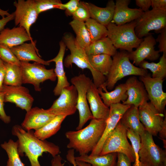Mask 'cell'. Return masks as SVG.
<instances>
[{
	"instance_id": "14",
	"label": "cell",
	"mask_w": 166,
	"mask_h": 166,
	"mask_svg": "<svg viewBox=\"0 0 166 166\" xmlns=\"http://www.w3.org/2000/svg\"><path fill=\"white\" fill-rule=\"evenodd\" d=\"M140 121L145 131L156 136L160 130L164 115L158 111L150 102H147L138 108Z\"/></svg>"
},
{
	"instance_id": "45",
	"label": "cell",
	"mask_w": 166,
	"mask_h": 166,
	"mask_svg": "<svg viewBox=\"0 0 166 166\" xmlns=\"http://www.w3.org/2000/svg\"><path fill=\"white\" fill-rule=\"evenodd\" d=\"M136 4L144 12L149 10L151 6V0H135Z\"/></svg>"
},
{
	"instance_id": "50",
	"label": "cell",
	"mask_w": 166,
	"mask_h": 166,
	"mask_svg": "<svg viewBox=\"0 0 166 166\" xmlns=\"http://www.w3.org/2000/svg\"><path fill=\"white\" fill-rule=\"evenodd\" d=\"M62 157L59 154L56 155L53 157L51 161V166H64L62 163Z\"/></svg>"
},
{
	"instance_id": "3",
	"label": "cell",
	"mask_w": 166,
	"mask_h": 166,
	"mask_svg": "<svg viewBox=\"0 0 166 166\" xmlns=\"http://www.w3.org/2000/svg\"><path fill=\"white\" fill-rule=\"evenodd\" d=\"M62 40L70 52V54L64 59L65 67L69 68L74 64L83 70L88 69L91 73L93 82L96 87L98 88L103 85L106 80V76L92 67L85 49L77 43L74 36L70 33H66L64 34Z\"/></svg>"
},
{
	"instance_id": "38",
	"label": "cell",
	"mask_w": 166,
	"mask_h": 166,
	"mask_svg": "<svg viewBox=\"0 0 166 166\" xmlns=\"http://www.w3.org/2000/svg\"><path fill=\"white\" fill-rule=\"evenodd\" d=\"M38 13H40L53 9L64 10L60 0H35Z\"/></svg>"
},
{
	"instance_id": "21",
	"label": "cell",
	"mask_w": 166,
	"mask_h": 166,
	"mask_svg": "<svg viewBox=\"0 0 166 166\" xmlns=\"http://www.w3.org/2000/svg\"><path fill=\"white\" fill-rule=\"evenodd\" d=\"M87 98L93 118L105 120L108 116L109 108L103 102L98 88L93 81L87 92Z\"/></svg>"
},
{
	"instance_id": "32",
	"label": "cell",
	"mask_w": 166,
	"mask_h": 166,
	"mask_svg": "<svg viewBox=\"0 0 166 166\" xmlns=\"http://www.w3.org/2000/svg\"><path fill=\"white\" fill-rule=\"evenodd\" d=\"M92 67L102 74L106 76L111 66L113 60L109 55L100 54L88 56Z\"/></svg>"
},
{
	"instance_id": "43",
	"label": "cell",
	"mask_w": 166,
	"mask_h": 166,
	"mask_svg": "<svg viewBox=\"0 0 166 166\" xmlns=\"http://www.w3.org/2000/svg\"><path fill=\"white\" fill-rule=\"evenodd\" d=\"M4 93L2 91L0 92V119L6 124L9 123L11 121V118L8 116L4 109Z\"/></svg>"
},
{
	"instance_id": "27",
	"label": "cell",
	"mask_w": 166,
	"mask_h": 166,
	"mask_svg": "<svg viewBox=\"0 0 166 166\" xmlns=\"http://www.w3.org/2000/svg\"><path fill=\"white\" fill-rule=\"evenodd\" d=\"M120 121L126 128L131 129L140 136L146 131L140 120L138 108L134 105H132L127 110Z\"/></svg>"
},
{
	"instance_id": "19",
	"label": "cell",
	"mask_w": 166,
	"mask_h": 166,
	"mask_svg": "<svg viewBox=\"0 0 166 166\" xmlns=\"http://www.w3.org/2000/svg\"><path fill=\"white\" fill-rule=\"evenodd\" d=\"M56 116L47 109L34 107L26 112L21 126L26 131H36L46 124Z\"/></svg>"
},
{
	"instance_id": "2",
	"label": "cell",
	"mask_w": 166,
	"mask_h": 166,
	"mask_svg": "<svg viewBox=\"0 0 166 166\" xmlns=\"http://www.w3.org/2000/svg\"><path fill=\"white\" fill-rule=\"evenodd\" d=\"M105 125V120L93 118L85 127L66 132L65 136L69 140L67 148L75 150L80 156L91 152L101 137Z\"/></svg>"
},
{
	"instance_id": "41",
	"label": "cell",
	"mask_w": 166,
	"mask_h": 166,
	"mask_svg": "<svg viewBox=\"0 0 166 166\" xmlns=\"http://www.w3.org/2000/svg\"><path fill=\"white\" fill-rule=\"evenodd\" d=\"M80 2L79 0H70L66 3L62 4V6L65 10V14L67 16H72L77 9Z\"/></svg>"
},
{
	"instance_id": "9",
	"label": "cell",
	"mask_w": 166,
	"mask_h": 166,
	"mask_svg": "<svg viewBox=\"0 0 166 166\" xmlns=\"http://www.w3.org/2000/svg\"><path fill=\"white\" fill-rule=\"evenodd\" d=\"M92 80L85 74H81L72 77L70 82L75 87L77 94V109L79 113V121L76 130L82 128L93 116L88 106L87 93Z\"/></svg>"
},
{
	"instance_id": "6",
	"label": "cell",
	"mask_w": 166,
	"mask_h": 166,
	"mask_svg": "<svg viewBox=\"0 0 166 166\" xmlns=\"http://www.w3.org/2000/svg\"><path fill=\"white\" fill-rule=\"evenodd\" d=\"M127 132V128L119 121L105 141L99 155L121 153L125 155L132 163L134 162L135 155L132 146L128 141Z\"/></svg>"
},
{
	"instance_id": "4",
	"label": "cell",
	"mask_w": 166,
	"mask_h": 166,
	"mask_svg": "<svg viewBox=\"0 0 166 166\" xmlns=\"http://www.w3.org/2000/svg\"><path fill=\"white\" fill-rule=\"evenodd\" d=\"M112 63L106 81L102 86L107 89L112 90L120 80L129 75L144 76L147 74V70L138 67L130 61L128 52L120 50L113 57Z\"/></svg>"
},
{
	"instance_id": "16",
	"label": "cell",
	"mask_w": 166,
	"mask_h": 166,
	"mask_svg": "<svg viewBox=\"0 0 166 166\" xmlns=\"http://www.w3.org/2000/svg\"><path fill=\"white\" fill-rule=\"evenodd\" d=\"M1 91L4 93V102L14 103L17 107L26 112L32 108L34 99L26 87L22 85L12 86L3 85Z\"/></svg>"
},
{
	"instance_id": "12",
	"label": "cell",
	"mask_w": 166,
	"mask_h": 166,
	"mask_svg": "<svg viewBox=\"0 0 166 166\" xmlns=\"http://www.w3.org/2000/svg\"><path fill=\"white\" fill-rule=\"evenodd\" d=\"M14 5L16 7L14 21L15 25L23 28L29 37L32 38L30 32L31 26L38 17L35 0H18L15 1Z\"/></svg>"
},
{
	"instance_id": "40",
	"label": "cell",
	"mask_w": 166,
	"mask_h": 166,
	"mask_svg": "<svg viewBox=\"0 0 166 166\" xmlns=\"http://www.w3.org/2000/svg\"><path fill=\"white\" fill-rule=\"evenodd\" d=\"M72 17L73 20L85 22L90 18L87 2L80 1L79 5Z\"/></svg>"
},
{
	"instance_id": "31",
	"label": "cell",
	"mask_w": 166,
	"mask_h": 166,
	"mask_svg": "<svg viewBox=\"0 0 166 166\" xmlns=\"http://www.w3.org/2000/svg\"><path fill=\"white\" fill-rule=\"evenodd\" d=\"M69 24L76 34L77 43L85 49L88 47L92 42L85 22L73 19Z\"/></svg>"
},
{
	"instance_id": "22",
	"label": "cell",
	"mask_w": 166,
	"mask_h": 166,
	"mask_svg": "<svg viewBox=\"0 0 166 166\" xmlns=\"http://www.w3.org/2000/svg\"><path fill=\"white\" fill-rule=\"evenodd\" d=\"M59 44V50L56 56L48 61L50 63L54 62L55 64L54 72L57 79V81L53 92L56 96H59L63 89L70 85L64 67L63 59L66 47L62 40L60 41Z\"/></svg>"
},
{
	"instance_id": "7",
	"label": "cell",
	"mask_w": 166,
	"mask_h": 166,
	"mask_svg": "<svg viewBox=\"0 0 166 166\" xmlns=\"http://www.w3.org/2000/svg\"><path fill=\"white\" fill-rule=\"evenodd\" d=\"M136 20L135 32L139 38H143L152 30L159 33L166 27V9H152L144 12Z\"/></svg>"
},
{
	"instance_id": "52",
	"label": "cell",
	"mask_w": 166,
	"mask_h": 166,
	"mask_svg": "<svg viewBox=\"0 0 166 166\" xmlns=\"http://www.w3.org/2000/svg\"><path fill=\"white\" fill-rule=\"evenodd\" d=\"M75 161L77 166H91L89 163L78 161L75 160Z\"/></svg>"
},
{
	"instance_id": "35",
	"label": "cell",
	"mask_w": 166,
	"mask_h": 166,
	"mask_svg": "<svg viewBox=\"0 0 166 166\" xmlns=\"http://www.w3.org/2000/svg\"><path fill=\"white\" fill-rule=\"evenodd\" d=\"M18 143L11 139L1 144L6 152L8 157L6 166H25L21 161L18 150Z\"/></svg>"
},
{
	"instance_id": "47",
	"label": "cell",
	"mask_w": 166,
	"mask_h": 166,
	"mask_svg": "<svg viewBox=\"0 0 166 166\" xmlns=\"http://www.w3.org/2000/svg\"><path fill=\"white\" fill-rule=\"evenodd\" d=\"M15 14L14 12L10 14L8 16L0 19V33L4 29V27L9 22L14 19Z\"/></svg>"
},
{
	"instance_id": "44",
	"label": "cell",
	"mask_w": 166,
	"mask_h": 166,
	"mask_svg": "<svg viewBox=\"0 0 166 166\" xmlns=\"http://www.w3.org/2000/svg\"><path fill=\"white\" fill-rule=\"evenodd\" d=\"M117 161L116 166H132V162L124 154L121 153H117Z\"/></svg>"
},
{
	"instance_id": "55",
	"label": "cell",
	"mask_w": 166,
	"mask_h": 166,
	"mask_svg": "<svg viewBox=\"0 0 166 166\" xmlns=\"http://www.w3.org/2000/svg\"><path fill=\"white\" fill-rule=\"evenodd\" d=\"M166 166V165H161V166Z\"/></svg>"
},
{
	"instance_id": "39",
	"label": "cell",
	"mask_w": 166,
	"mask_h": 166,
	"mask_svg": "<svg viewBox=\"0 0 166 166\" xmlns=\"http://www.w3.org/2000/svg\"><path fill=\"white\" fill-rule=\"evenodd\" d=\"M0 59L4 62L20 65V61L11 51L10 48L0 44Z\"/></svg>"
},
{
	"instance_id": "18",
	"label": "cell",
	"mask_w": 166,
	"mask_h": 166,
	"mask_svg": "<svg viewBox=\"0 0 166 166\" xmlns=\"http://www.w3.org/2000/svg\"><path fill=\"white\" fill-rule=\"evenodd\" d=\"M126 88L127 99L122 103L138 107L149 100L148 95L143 82L133 76L124 83Z\"/></svg>"
},
{
	"instance_id": "54",
	"label": "cell",
	"mask_w": 166,
	"mask_h": 166,
	"mask_svg": "<svg viewBox=\"0 0 166 166\" xmlns=\"http://www.w3.org/2000/svg\"><path fill=\"white\" fill-rule=\"evenodd\" d=\"M4 62L0 59V66L3 65Z\"/></svg>"
},
{
	"instance_id": "17",
	"label": "cell",
	"mask_w": 166,
	"mask_h": 166,
	"mask_svg": "<svg viewBox=\"0 0 166 166\" xmlns=\"http://www.w3.org/2000/svg\"><path fill=\"white\" fill-rule=\"evenodd\" d=\"M156 43V39L152 34L149 33L144 37L136 50L128 52L130 60L133 61V64L139 66L145 59H148L151 61L157 60L160 55L159 50L155 49L154 46Z\"/></svg>"
},
{
	"instance_id": "46",
	"label": "cell",
	"mask_w": 166,
	"mask_h": 166,
	"mask_svg": "<svg viewBox=\"0 0 166 166\" xmlns=\"http://www.w3.org/2000/svg\"><path fill=\"white\" fill-rule=\"evenodd\" d=\"M153 9H166V0H151Z\"/></svg>"
},
{
	"instance_id": "10",
	"label": "cell",
	"mask_w": 166,
	"mask_h": 166,
	"mask_svg": "<svg viewBox=\"0 0 166 166\" xmlns=\"http://www.w3.org/2000/svg\"><path fill=\"white\" fill-rule=\"evenodd\" d=\"M22 82L33 85L36 91H40V84L47 80L55 81L57 77L54 69H46L44 65L37 62L20 61Z\"/></svg>"
},
{
	"instance_id": "25",
	"label": "cell",
	"mask_w": 166,
	"mask_h": 166,
	"mask_svg": "<svg viewBox=\"0 0 166 166\" xmlns=\"http://www.w3.org/2000/svg\"><path fill=\"white\" fill-rule=\"evenodd\" d=\"M90 18L106 27L111 22L113 18L115 3L113 0L108 2L105 7H98L87 2Z\"/></svg>"
},
{
	"instance_id": "1",
	"label": "cell",
	"mask_w": 166,
	"mask_h": 166,
	"mask_svg": "<svg viewBox=\"0 0 166 166\" xmlns=\"http://www.w3.org/2000/svg\"><path fill=\"white\" fill-rule=\"evenodd\" d=\"M11 132L18 138V150L19 155L22 156L25 153L30 161L31 166H41L38 158L44 152L49 153L54 157L60 152L58 146L38 139L31 130L26 131L21 125H14Z\"/></svg>"
},
{
	"instance_id": "24",
	"label": "cell",
	"mask_w": 166,
	"mask_h": 166,
	"mask_svg": "<svg viewBox=\"0 0 166 166\" xmlns=\"http://www.w3.org/2000/svg\"><path fill=\"white\" fill-rule=\"evenodd\" d=\"M10 49L20 61L29 62L32 61L44 65H50V63L48 61H45L41 58L38 50L36 47L35 43H24L12 47Z\"/></svg>"
},
{
	"instance_id": "30",
	"label": "cell",
	"mask_w": 166,
	"mask_h": 166,
	"mask_svg": "<svg viewBox=\"0 0 166 166\" xmlns=\"http://www.w3.org/2000/svg\"><path fill=\"white\" fill-rule=\"evenodd\" d=\"M67 117L57 115L50 121L41 128L35 131V136L38 139L45 140L55 134L60 129L62 122Z\"/></svg>"
},
{
	"instance_id": "11",
	"label": "cell",
	"mask_w": 166,
	"mask_h": 166,
	"mask_svg": "<svg viewBox=\"0 0 166 166\" xmlns=\"http://www.w3.org/2000/svg\"><path fill=\"white\" fill-rule=\"evenodd\" d=\"M59 97L47 109L52 113L57 115L67 117L73 114L77 109V90L73 85L62 89Z\"/></svg>"
},
{
	"instance_id": "15",
	"label": "cell",
	"mask_w": 166,
	"mask_h": 166,
	"mask_svg": "<svg viewBox=\"0 0 166 166\" xmlns=\"http://www.w3.org/2000/svg\"><path fill=\"white\" fill-rule=\"evenodd\" d=\"M131 105L120 103L110 106L109 113L105 120L106 125L104 132L97 145L91 152L90 155H99L105 140L115 128L124 113Z\"/></svg>"
},
{
	"instance_id": "29",
	"label": "cell",
	"mask_w": 166,
	"mask_h": 166,
	"mask_svg": "<svg viewBox=\"0 0 166 166\" xmlns=\"http://www.w3.org/2000/svg\"><path fill=\"white\" fill-rule=\"evenodd\" d=\"M85 49L88 56L105 54L113 57L117 52L107 37L92 42Z\"/></svg>"
},
{
	"instance_id": "36",
	"label": "cell",
	"mask_w": 166,
	"mask_h": 166,
	"mask_svg": "<svg viewBox=\"0 0 166 166\" xmlns=\"http://www.w3.org/2000/svg\"><path fill=\"white\" fill-rule=\"evenodd\" d=\"M92 42L107 37L108 30L105 26L90 18L85 22Z\"/></svg>"
},
{
	"instance_id": "51",
	"label": "cell",
	"mask_w": 166,
	"mask_h": 166,
	"mask_svg": "<svg viewBox=\"0 0 166 166\" xmlns=\"http://www.w3.org/2000/svg\"><path fill=\"white\" fill-rule=\"evenodd\" d=\"M5 73V67L3 63L0 66V92L2 91Z\"/></svg>"
},
{
	"instance_id": "8",
	"label": "cell",
	"mask_w": 166,
	"mask_h": 166,
	"mask_svg": "<svg viewBox=\"0 0 166 166\" xmlns=\"http://www.w3.org/2000/svg\"><path fill=\"white\" fill-rule=\"evenodd\" d=\"M152 136L146 131L140 136L139 154L141 166L166 165V151L155 144Z\"/></svg>"
},
{
	"instance_id": "42",
	"label": "cell",
	"mask_w": 166,
	"mask_h": 166,
	"mask_svg": "<svg viewBox=\"0 0 166 166\" xmlns=\"http://www.w3.org/2000/svg\"><path fill=\"white\" fill-rule=\"evenodd\" d=\"M159 33L156 39V42L159 43L158 50L160 52H163L166 55V27L163 29Z\"/></svg>"
},
{
	"instance_id": "5",
	"label": "cell",
	"mask_w": 166,
	"mask_h": 166,
	"mask_svg": "<svg viewBox=\"0 0 166 166\" xmlns=\"http://www.w3.org/2000/svg\"><path fill=\"white\" fill-rule=\"evenodd\" d=\"M136 24L135 20L119 26L111 22L106 27L107 37L117 49L130 52L143 41V38H139L135 33Z\"/></svg>"
},
{
	"instance_id": "34",
	"label": "cell",
	"mask_w": 166,
	"mask_h": 166,
	"mask_svg": "<svg viewBox=\"0 0 166 166\" xmlns=\"http://www.w3.org/2000/svg\"><path fill=\"white\" fill-rule=\"evenodd\" d=\"M5 67V73L3 85H6L17 86L22 84L20 66L4 62Z\"/></svg>"
},
{
	"instance_id": "13",
	"label": "cell",
	"mask_w": 166,
	"mask_h": 166,
	"mask_svg": "<svg viewBox=\"0 0 166 166\" xmlns=\"http://www.w3.org/2000/svg\"><path fill=\"white\" fill-rule=\"evenodd\" d=\"M139 80L144 85L150 102L158 111L163 113L166 105V93L163 89L164 80L152 78L148 73L140 76Z\"/></svg>"
},
{
	"instance_id": "26",
	"label": "cell",
	"mask_w": 166,
	"mask_h": 166,
	"mask_svg": "<svg viewBox=\"0 0 166 166\" xmlns=\"http://www.w3.org/2000/svg\"><path fill=\"white\" fill-rule=\"evenodd\" d=\"M98 93L103 102L109 107L112 105L124 102L127 99L126 88L125 83L117 85L115 89L109 92L105 86L98 88Z\"/></svg>"
},
{
	"instance_id": "37",
	"label": "cell",
	"mask_w": 166,
	"mask_h": 166,
	"mask_svg": "<svg viewBox=\"0 0 166 166\" xmlns=\"http://www.w3.org/2000/svg\"><path fill=\"white\" fill-rule=\"evenodd\" d=\"M127 129V138L131 142L135 155V160L133 166H141L139 154L140 147V136L131 129Z\"/></svg>"
},
{
	"instance_id": "23",
	"label": "cell",
	"mask_w": 166,
	"mask_h": 166,
	"mask_svg": "<svg viewBox=\"0 0 166 166\" xmlns=\"http://www.w3.org/2000/svg\"><path fill=\"white\" fill-rule=\"evenodd\" d=\"M29 41L32 43H35L29 37L26 30L20 26L11 29L4 28L0 33V44L10 48Z\"/></svg>"
},
{
	"instance_id": "20",
	"label": "cell",
	"mask_w": 166,
	"mask_h": 166,
	"mask_svg": "<svg viewBox=\"0 0 166 166\" xmlns=\"http://www.w3.org/2000/svg\"><path fill=\"white\" fill-rule=\"evenodd\" d=\"M130 0H116L111 23L119 26L129 23L139 18L144 12L140 8H130Z\"/></svg>"
},
{
	"instance_id": "33",
	"label": "cell",
	"mask_w": 166,
	"mask_h": 166,
	"mask_svg": "<svg viewBox=\"0 0 166 166\" xmlns=\"http://www.w3.org/2000/svg\"><path fill=\"white\" fill-rule=\"evenodd\" d=\"M139 66L144 69L149 70L152 73V77L164 80L166 77V55L163 53L157 63H150L144 60Z\"/></svg>"
},
{
	"instance_id": "48",
	"label": "cell",
	"mask_w": 166,
	"mask_h": 166,
	"mask_svg": "<svg viewBox=\"0 0 166 166\" xmlns=\"http://www.w3.org/2000/svg\"><path fill=\"white\" fill-rule=\"evenodd\" d=\"M165 117L160 130L159 131V136L160 139H166V113H165Z\"/></svg>"
},
{
	"instance_id": "53",
	"label": "cell",
	"mask_w": 166,
	"mask_h": 166,
	"mask_svg": "<svg viewBox=\"0 0 166 166\" xmlns=\"http://www.w3.org/2000/svg\"><path fill=\"white\" fill-rule=\"evenodd\" d=\"M10 15L7 12V11H4L1 10L0 8V15H1L2 18H4L5 15H6V16H8Z\"/></svg>"
},
{
	"instance_id": "49",
	"label": "cell",
	"mask_w": 166,
	"mask_h": 166,
	"mask_svg": "<svg viewBox=\"0 0 166 166\" xmlns=\"http://www.w3.org/2000/svg\"><path fill=\"white\" fill-rule=\"evenodd\" d=\"M74 149H71L68 151L66 155V158L73 166H77L76 163L75 157L74 156Z\"/></svg>"
},
{
	"instance_id": "28",
	"label": "cell",
	"mask_w": 166,
	"mask_h": 166,
	"mask_svg": "<svg viewBox=\"0 0 166 166\" xmlns=\"http://www.w3.org/2000/svg\"><path fill=\"white\" fill-rule=\"evenodd\" d=\"M117 153L112 152L102 155L88 154L75 157L76 161L89 163L91 166H116Z\"/></svg>"
}]
</instances>
